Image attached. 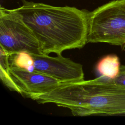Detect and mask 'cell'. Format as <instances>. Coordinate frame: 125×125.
I'll list each match as a JSON object with an SVG mask.
<instances>
[{
    "instance_id": "10",
    "label": "cell",
    "mask_w": 125,
    "mask_h": 125,
    "mask_svg": "<svg viewBox=\"0 0 125 125\" xmlns=\"http://www.w3.org/2000/svg\"><path fill=\"white\" fill-rule=\"evenodd\" d=\"M107 81L112 85L125 89V65L120 66L118 75L113 79L106 78Z\"/></svg>"
},
{
    "instance_id": "6",
    "label": "cell",
    "mask_w": 125,
    "mask_h": 125,
    "mask_svg": "<svg viewBox=\"0 0 125 125\" xmlns=\"http://www.w3.org/2000/svg\"><path fill=\"white\" fill-rule=\"evenodd\" d=\"M9 71L20 90V94L28 98L47 92L60 83L57 80L35 71L31 72L10 65Z\"/></svg>"
},
{
    "instance_id": "4",
    "label": "cell",
    "mask_w": 125,
    "mask_h": 125,
    "mask_svg": "<svg viewBox=\"0 0 125 125\" xmlns=\"http://www.w3.org/2000/svg\"><path fill=\"white\" fill-rule=\"evenodd\" d=\"M0 47L9 55L25 51L42 54L41 45L21 15L13 9L0 7Z\"/></svg>"
},
{
    "instance_id": "7",
    "label": "cell",
    "mask_w": 125,
    "mask_h": 125,
    "mask_svg": "<svg viewBox=\"0 0 125 125\" xmlns=\"http://www.w3.org/2000/svg\"><path fill=\"white\" fill-rule=\"evenodd\" d=\"M96 68L102 76L108 79H113L119 72L120 68L119 59L115 55H107L99 61Z\"/></svg>"
},
{
    "instance_id": "3",
    "label": "cell",
    "mask_w": 125,
    "mask_h": 125,
    "mask_svg": "<svg viewBox=\"0 0 125 125\" xmlns=\"http://www.w3.org/2000/svg\"><path fill=\"white\" fill-rule=\"evenodd\" d=\"M125 47V0H114L88 13L87 43Z\"/></svg>"
},
{
    "instance_id": "1",
    "label": "cell",
    "mask_w": 125,
    "mask_h": 125,
    "mask_svg": "<svg viewBox=\"0 0 125 125\" xmlns=\"http://www.w3.org/2000/svg\"><path fill=\"white\" fill-rule=\"evenodd\" d=\"M13 10L40 42L42 54L56 55L82 48L87 43L88 13L70 6H55L22 0Z\"/></svg>"
},
{
    "instance_id": "2",
    "label": "cell",
    "mask_w": 125,
    "mask_h": 125,
    "mask_svg": "<svg viewBox=\"0 0 125 125\" xmlns=\"http://www.w3.org/2000/svg\"><path fill=\"white\" fill-rule=\"evenodd\" d=\"M31 99L39 104L51 103L68 108L75 116L125 115V89L112 85L102 76L61 83Z\"/></svg>"
},
{
    "instance_id": "8",
    "label": "cell",
    "mask_w": 125,
    "mask_h": 125,
    "mask_svg": "<svg viewBox=\"0 0 125 125\" xmlns=\"http://www.w3.org/2000/svg\"><path fill=\"white\" fill-rule=\"evenodd\" d=\"M9 54L0 47V77L3 83L11 91L21 94L20 89L14 83L11 76L9 62Z\"/></svg>"
},
{
    "instance_id": "9",
    "label": "cell",
    "mask_w": 125,
    "mask_h": 125,
    "mask_svg": "<svg viewBox=\"0 0 125 125\" xmlns=\"http://www.w3.org/2000/svg\"><path fill=\"white\" fill-rule=\"evenodd\" d=\"M10 66L25 69L29 71H34V60L31 54L22 51L12 54L9 56Z\"/></svg>"
},
{
    "instance_id": "5",
    "label": "cell",
    "mask_w": 125,
    "mask_h": 125,
    "mask_svg": "<svg viewBox=\"0 0 125 125\" xmlns=\"http://www.w3.org/2000/svg\"><path fill=\"white\" fill-rule=\"evenodd\" d=\"M32 55L34 60V71L49 76L60 83L84 80L82 65L61 54L55 57L45 54Z\"/></svg>"
}]
</instances>
